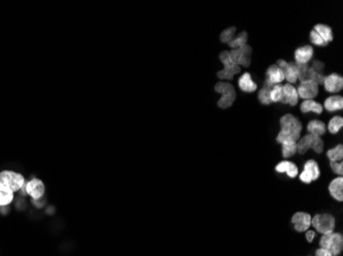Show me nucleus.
<instances>
[{
    "label": "nucleus",
    "mask_w": 343,
    "mask_h": 256,
    "mask_svg": "<svg viewBox=\"0 0 343 256\" xmlns=\"http://www.w3.org/2000/svg\"><path fill=\"white\" fill-rule=\"evenodd\" d=\"M279 123L280 131L276 137V142L278 143H283L285 142H296L299 140L302 124L295 116L287 114L280 118Z\"/></svg>",
    "instance_id": "f257e3e1"
},
{
    "label": "nucleus",
    "mask_w": 343,
    "mask_h": 256,
    "mask_svg": "<svg viewBox=\"0 0 343 256\" xmlns=\"http://www.w3.org/2000/svg\"><path fill=\"white\" fill-rule=\"evenodd\" d=\"M320 246L332 256H338L343 249V237L339 233L323 235L320 240Z\"/></svg>",
    "instance_id": "f03ea898"
},
{
    "label": "nucleus",
    "mask_w": 343,
    "mask_h": 256,
    "mask_svg": "<svg viewBox=\"0 0 343 256\" xmlns=\"http://www.w3.org/2000/svg\"><path fill=\"white\" fill-rule=\"evenodd\" d=\"M215 90L221 94V99L218 101V107L221 109H227L231 107L237 99L236 89L230 83L218 82L215 85Z\"/></svg>",
    "instance_id": "7ed1b4c3"
},
{
    "label": "nucleus",
    "mask_w": 343,
    "mask_h": 256,
    "mask_svg": "<svg viewBox=\"0 0 343 256\" xmlns=\"http://www.w3.org/2000/svg\"><path fill=\"white\" fill-rule=\"evenodd\" d=\"M220 60L223 63L224 69L222 71H219L217 73V76L220 79H227V80H232L235 77V75L239 74L240 72V68L239 65H237L234 59L231 58L229 52H222L219 56Z\"/></svg>",
    "instance_id": "20e7f679"
},
{
    "label": "nucleus",
    "mask_w": 343,
    "mask_h": 256,
    "mask_svg": "<svg viewBox=\"0 0 343 256\" xmlns=\"http://www.w3.org/2000/svg\"><path fill=\"white\" fill-rule=\"evenodd\" d=\"M336 221L333 215L325 213V214H316L311 218V226L323 235L333 233L335 228Z\"/></svg>",
    "instance_id": "39448f33"
},
{
    "label": "nucleus",
    "mask_w": 343,
    "mask_h": 256,
    "mask_svg": "<svg viewBox=\"0 0 343 256\" xmlns=\"http://www.w3.org/2000/svg\"><path fill=\"white\" fill-rule=\"evenodd\" d=\"M0 182L7 186L14 192L22 190L26 184L25 177H24L23 174L16 171H11V170H3V171L0 172Z\"/></svg>",
    "instance_id": "423d86ee"
},
{
    "label": "nucleus",
    "mask_w": 343,
    "mask_h": 256,
    "mask_svg": "<svg viewBox=\"0 0 343 256\" xmlns=\"http://www.w3.org/2000/svg\"><path fill=\"white\" fill-rule=\"evenodd\" d=\"M27 195L34 200L37 201L40 200L45 193V187L43 181L39 178H32L29 181H27L25 186L22 189Z\"/></svg>",
    "instance_id": "0eeeda50"
},
{
    "label": "nucleus",
    "mask_w": 343,
    "mask_h": 256,
    "mask_svg": "<svg viewBox=\"0 0 343 256\" xmlns=\"http://www.w3.org/2000/svg\"><path fill=\"white\" fill-rule=\"evenodd\" d=\"M231 58L237 65H241L243 67H249L251 64V56H252V47L248 44L242 47L232 50L230 53Z\"/></svg>",
    "instance_id": "6e6552de"
},
{
    "label": "nucleus",
    "mask_w": 343,
    "mask_h": 256,
    "mask_svg": "<svg viewBox=\"0 0 343 256\" xmlns=\"http://www.w3.org/2000/svg\"><path fill=\"white\" fill-rule=\"evenodd\" d=\"M321 172L320 169H318V165L315 161L313 160H309L304 164V169L303 172L300 174V179L301 181L305 182V184H310L311 181L316 180L320 177Z\"/></svg>",
    "instance_id": "1a4fd4ad"
},
{
    "label": "nucleus",
    "mask_w": 343,
    "mask_h": 256,
    "mask_svg": "<svg viewBox=\"0 0 343 256\" xmlns=\"http://www.w3.org/2000/svg\"><path fill=\"white\" fill-rule=\"evenodd\" d=\"M317 92H318V85L311 80L302 81L297 88L298 96L302 97L303 100L313 99V97L317 95Z\"/></svg>",
    "instance_id": "9d476101"
},
{
    "label": "nucleus",
    "mask_w": 343,
    "mask_h": 256,
    "mask_svg": "<svg viewBox=\"0 0 343 256\" xmlns=\"http://www.w3.org/2000/svg\"><path fill=\"white\" fill-rule=\"evenodd\" d=\"M311 216L309 213L305 212H296L292 217V224L299 233H303V231L309 230V227L311 226Z\"/></svg>",
    "instance_id": "9b49d317"
},
{
    "label": "nucleus",
    "mask_w": 343,
    "mask_h": 256,
    "mask_svg": "<svg viewBox=\"0 0 343 256\" xmlns=\"http://www.w3.org/2000/svg\"><path fill=\"white\" fill-rule=\"evenodd\" d=\"M266 77L267 78L265 80V85L269 87H274V85L279 84L285 79L283 71L277 67V65H272L267 69Z\"/></svg>",
    "instance_id": "f8f14e48"
},
{
    "label": "nucleus",
    "mask_w": 343,
    "mask_h": 256,
    "mask_svg": "<svg viewBox=\"0 0 343 256\" xmlns=\"http://www.w3.org/2000/svg\"><path fill=\"white\" fill-rule=\"evenodd\" d=\"M277 67L283 71L285 79H287L289 83H295L298 80L295 63H287L285 59H278Z\"/></svg>",
    "instance_id": "ddd939ff"
},
{
    "label": "nucleus",
    "mask_w": 343,
    "mask_h": 256,
    "mask_svg": "<svg viewBox=\"0 0 343 256\" xmlns=\"http://www.w3.org/2000/svg\"><path fill=\"white\" fill-rule=\"evenodd\" d=\"M324 85L327 91L329 92H338L343 87V78L339 74H331L325 77Z\"/></svg>",
    "instance_id": "4468645a"
},
{
    "label": "nucleus",
    "mask_w": 343,
    "mask_h": 256,
    "mask_svg": "<svg viewBox=\"0 0 343 256\" xmlns=\"http://www.w3.org/2000/svg\"><path fill=\"white\" fill-rule=\"evenodd\" d=\"M298 93L296 88L291 84L283 85V95H281L280 102L288 104L290 106H296L298 103Z\"/></svg>",
    "instance_id": "2eb2a0df"
},
{
    "label": "nucleus",
    "mask_w": 343,
    "mask_h": 256,
    "mask_svg": "<svg viewBox=\"0 0 343 256\" xmlns=\"http://www.w3.org/2000/svg\"><path fill=\"white\" fill-rule=\"evenodd\" d=\"M313 48L310 45H305L297 48L295 51V60L296 64L308 65V63L312 58Z\"/></svg>",
    "instance_id": "dca6fc26"
},
{
    "label": "nucleus",
    "mask_w": 343,
    "mask_h": 256,
    "mask_svg": "<svg viewBox=\"0 0 343 256\" xmlns=\"http://www.w3.org/2000/svg\"><path fill=\"white\" fill-rule=\"evenodd\" d=\"M342 189H343V178L341 176L333 179L329 186V192L331 194V196L339 202L343 200Z\"/></svg>",
    "instance_id": "f3484780"
},
{
    "label": "nucleus",
    "mask_w": 343,
    "mask_h": 256,
    "mask_svg": "<svg viewBox=\"0 0 343 256\" xmlns=\"http://www.w3.org/2000/svg\"><path fill=\"white\" fill-rule=\"evenodd\" d=\"M275 170L276 172H279V173H284V172L287 173L288 176L291 178H294L298 175L297 166L290 161H283L278 163L275 166Z\"/></svg>",
    "instance_id": "a211bd4d"
},
{
    "label": "nucleus",
    "mask_w": 343,
    "mask_h": 256,
    "mask_svg": "<svg viewBox=\"0 0 343 256\" xmlns=\"http://www.w3.org/2000/svg\"><path fill=\"white\" fill-rule=\"evenodd\" d=\"M15 192L0 182V207H6L14 201Z\"/></svg>",
    "instance_id": "6ab92c4d"
},
{
    "label": "nucleus",
    "mask_w": 343,
    "mask_h": 256,
    "mask_svg": "<svg viewBox=\"0 0 343 256\" xmlns=\"http://www.w3.org/2000/svg\"><path fill=\"white\" fill-rule=\"evenodd\" d=\"M239 86L244 92H254L257 89V84L252 80L250 73H244L240 78Z\"/></svg>",
    "instance_id": "aec40b11"
},
{
    "label": "nucleus",
    "mask_w": 343,
    "mask_h": 256,
    "mask_svg": "<svg viewBox=\"0 0 343 256\" xmlns=\"http://www.w3.org/2000/svg\"><path fill=\"white\" fill-rule=\"evenodd\" d=\"M325 108L329 112H334L343 108V97L340 95H332L325 101Z\"/></svg>",
    "instance_id": "412c9836"
},
{
    "label": "nucleus",
    "mask_w": 343,
    "mask_h": 256,
    "mask_svg": "<svg viewBox=\"0 0 343 256\" xmlns=\"http://www.w3.org/2000/svg\"><path fill=\"white\" fill-rule=\"evenodd\" d=\"M308 131L310 133V135L322 137L326 132V125L322 121L312 120L308 124Z\"/></svg>",
    "instance_id": "4be33fe9"
},
{
    "label": "nucleus",
    "mask_w": 343,
    "mask_h": 256,
    "mask_svg": "<svg viewBox=\"0 0 343 256\" xmlns=\"http://www.w3.org/2000/svg\"><path fill=\"white\" fill-rule=\"evenodd\" d=\"M300 110L303 113H309V112H313L316 114H322L323 112V107L321 104H318L312 100H306L301 104Z\"/></svg>",
    "instance_id": "5701e85b"
},
{
    "label": "nucleus",
    "mask_w": 343,
    "mask_h": 256,
    "mask_svg": "<svg viewBox=\"0 0 343 256\" xmlns=\"http://www.w3.org/2000/svg\"><path fill=\"white\" fill-rule=\"evenodd\" d=\"M318 35L321 36V38L326 42H331L333 40V33H332V29H331L329 26L327 25H323V24H317V25L314 26L313 29Z\"/></svg>",
    "instance_id": "b1692460"
},
{
    "label": "nucleus",
    "mask_w": 343,
    "mask_h": 256,
    "mask_svg": "<svg viewBox=\"0 0 343 256\" xmlns=\"http://www.w3.org/2000/svg\"><path fill=\"white\" fill-rule=\"evenodd\" d=\"M327 156L330 159V162H342L343 158V145L338 144L335 148L331 149L327 152Z\"/></svg>",
    "instance_id": "393cba45"
},
{
    "label": "nucleus",
    "mask_w": 343,
    "mask_h": 256,
    "mask_svg": "<svg viewBox=\"0 0 343 256\" xmlns=\"http://www.w3.org/2000/svg\"><path fill=\"white\" fill-rule=\"evenodd\" d=\"M309 149H311V135L310 133H309V135H306L302 139H300V141L297 143V152L301 155L305 154L306 152L309 151Z\"/></svg>",
    "instance_id": "a878e982"
},
{
    "label": "nucleus",
    "mask_w": 343,
    "mask_h": 256,
    "mask_svg": "<svg viewBox=\"0 0 343 256\" xmlns=\"http://www.w3.org/2000/svg\"><path fill=\"white\" fill-rule=\"evenodd\" d=\"M283 148H281V153H283L284 158L292 157L295 155L297 152V142H285L281 143Z\"/></svg>",
    "instance_id": "bb28decb"
},
{
    "label": "nucleus",
    "mask_w": 343,
    "mask_h": 256,
    "mask_svg": "<svg viewBox=\"0 0 343 256\" xmlns=\"http://www.w3.org/2000/svg\"><path fill=\"white\" fill-rule=\"evenodd\" d=\"M247 41H248V33L243 31L240 34H239V36H238L237 38L232 39L228 43V45L231 48H234V50H237V48H240V47H242L243 45H246Z\"/></svg>",
    "instance_id": "cd10ccee"
},
{
    "label": "nucleus",
    "mask_w": 343,
    "mask_h": 256,
    "mask_svg": "<svg viewBox=\"0 0 343 256\" xmlns=\"http://www.w3.org/2000/svg\"><path fill=\"white\" fill-rule=\"evenodd\" d=\"M342 126H343V119H342V117L335 116V117H333L332 119H331V121L329 122L328 129H329V131L331 133H332V135H336V133L342 128Z\"/></svg>",
    "instance_id": "c85d7f7f"
},
{
    "label": "nucleus",
    "mask_w": 343,
    "mask_h": 256,
    "mask_svg": "<svg viewBox=\"0 0 343 256\" xmlns=\"http://www.w3.org/2000/svg\"><path fill=\"white\" fill-rule=\"evenodd\" d=\"M295 67H296V71H297L298 79H300L301 82L305 81V80H309V69H310V67H309L308 65L296 64V63H295Z\"/></svg>",
    "instance_id": "c756f323"
},
{
    "label": "nucleus",
    "mask_w": 343,
    "mask_h": 256,
    "mask_svg": "<svg viewBox=\"0 0 343 256\" xmlns=\"http://www.w3.org/2000/svg\"><path fill=\"white\" fill-rule=\"evenodd\" d=\"M273 87H269V86H265L259 91L258 93V99L260 101L261 104L263 105H269L272 103L271 101V90H272Z\"/></svg>",
    "instance_id": "7c9ffc66"
},
{
    "label": "nucleus",
    "mask_w": 343,
    "mask_h": 256,
    "mask_svg": "<svg viewBox=\"0 0 343 256\" xmlns=\"http://www.w3.org/2000/svg\"><path fill=\"white\" fill-rule=\"evenodd\" d=\"M281 95H283V85L275 84L271 90V101L272 102H280Z\"/></svg>",
    "instance_id": "2f4dec72"
},
{
    "label": "nucleus",
    "mask_w": 343,
    "mask_h": 256,
    "mask_svg": "<svg viewBox=\"0 0 343 256\" xmlns=\"http://www.w3.org/2000/svg\"><path fill=\"white\" fill-rule=\"evenodd\" d=\"M311 149L317 154H321L324 151V142L321 137L311 135Z\"/></svg>",
    "instance_id": "473e14b6"
},
{
    "label": "nucleus",
    "mask_w": 343,
    "mask_h": 256,
    "mask_svg": "<svg viewBox=\"0 0 343 256\" xmlns=\"http://www.w3.org/2000/svg\"><path fill=\"white\" fill-rule=\"evenodd\" d=\"M237 31L236 27H230L227 28L226 30H224L221 35H220V40L224 43H229L232 39H234V35Z\"/></svg>",
    "instance_id": "72a5a7b5"
},
{
    "label": "nucleus",
    "mask_w": 343,
    "mask_h": 256,
    "mask_svg": "<svg viewBox=\"0 0 343 256\" xmlns=\"http://www.w3.org/2000/svg\"><path fill=\"white\" fill-rule=\"evenodd\" d=\"M309 80L315 82L317 85L324 83L325 80V76L322 74V73L315 72L312 68L309 69Z\"/></svg>",
    "instance_id": "f704fd0d"
},
{
    "label": "nucleus",
    "mask_w": 343,
    "mask_h": 256,
    "mask_svg": "<svg viewBox=\"0 0 343 256\" xmlns=\"http://www.w3.org/2000/svg\"><path fill=\"white\" fill-rule=\"evenodd\" d=\"M310 41L315 44V45H318V46H325L327 45V43L321 38V36L318 35L314 30H311L310 32Z\"/></svg>",
    "instance_id": "c9c22d12"
},
{
    "label": "nucleus",
    "mask_w": 343,
    "mask_h": 256,
    "mask_svg": "<svg viewBox=\"0 0 343 256\" xmlns=\"http://www.w3.org/2000/svg\"><path fill=\"white\" fill-rule=\"evenodd\" d=\"M331 168H332L333 171L338 174L342 175L343 174V164L342 162H331Z\"/></svg>",
    "instance_id": "e433bc0d"
},
{
    "label": "nucleus",
    "mask_w": 343,
    "mask_h": 256,
    "mask_svg": "<svg viewBox=\"0 0 343 256\" xmlns=\"http://www.w3.org/2000/svg\"><path fill=\"white\" fill-rule=\"evenodd\" d=\"M311 68H312L315 72L321 73V72L323 71V69H324V64L321 62V60L315 59V60H313V62H312Z\"/></svg>",
    "instance_id": "4c0bfd02"
},
{
    "label": "nucleus",
    "mask_w": 343,
    "mask_h": 256,
    "mask_svg": "<svg viewBox=\"0 0 343 256\" xmlns=\"http://www.w3.org/2000/svg\"><path fill=\"white\" fill-rule=\"evenodd\" d=\"M305 237H306V240H308V242L311 243L315 237V231L314 230H306Z\"/></svg>",
    "instance_id": "58836bf2"
},
{
    "label": "nucleus",
    "mask_w": 343,
    "mask_h": 256,
    "mask_svg": "<svg viewBox=\"0 0 343 256\" xmlns=\"http://www.w3.org/2000/svg\"><path fill=\"white\" fill-rule=\"evenodd\" d=\"M313 256H332V255H331V253L328 252L327 250H325V249H323V248H320V249H317V250L315 251V253H314Z\"/></svg>",
    "instance_id": "ea45409f"
}]
</instances>
